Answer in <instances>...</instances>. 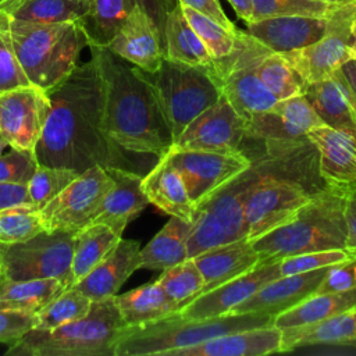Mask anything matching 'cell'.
Instances as JSON below:
<instances>
[{"label":"cell","instance_id":"5","mask_svg":"<svg viewBox=\"0 0 356 356\" xmlns=\"http://www.w3.org/2000/svg\"><path fill=\"white\" fill-rule=\"evenodd\" d=\"M127 324L113 298L92 302L89 313L51 330L32 328L10 343L7 356H114Z\"/></svg>","mask_w":356,"mask_h":356},{"label":"cell","instance_id":"57","mask_svg":"<svg viewBox=\"0 0 356 356\" xmlns=\"http://www.w3.org/2000/svg\"><path fill=\"white\" fill-rule=\"evenodd\" d=\"M345 250L350 259H356V246H348V248H345Z\"/></svg>","mask_w":356,"mask_h":356},{"label":"cell","instance_id":"13","mask_svg":"<svg viewBox=\"0 0 356 356\" xmlns=\"http://www.w3.org/2000/svg\"><path fill=\"white\" fill-rule=\"evenodd\" d=\"M356 21V0L345 3L334 15L328 32L317 42L281 53L306 85L330 78L350 60L349 44Z\"/></svg>","mask_w":356,"mask_h":356},{"label":"cell","instance_id":"44","mask_svg":"<svg viewBox=\"0 0 356 356\" xmlns=\"http://www.w3.org/2000/svg\"><path fill=\"white\" fill-rule=\"evenodd\" d=\"M32 85L26 78L10 36V17L0 10V93Z\"/></svg>","mask_w":356,"mask_h":356},{"label":"cell","instance_id":"60","mask_svg":"<svg viewBox=\"0 0 356 356\" xmlns=\"http://www.w3.org/2000/svg\"><path fill=\"white\" fill-rule=\"evenodd\" d=\"M3 1H4V0H0V3H3Z\"/></svg>","mask_w":356,"mask_h":356},{"label":"cell","instance_id":"14","mask_svg":"<svg viewBox=\"0 0 356 356\" xmlns=\"http://www.w3.org/2000/svg\"><path fill=\"white\" fill-rule=\"evenodd\" d=\"M179 172L192 202L197 206L217 188L222 186L253 165L242 150H175L164 153Z\"/></svg>","mask_w":356,"mask_h":356},{"label":"cell","instance_id":"50","mask_svg":"<svg viewBox=\"0 0 356 356\" xmlns=\"http://www.w3.org/2000/svg\"><path fill=\"white\" fill-rule=\"evenodd\" d=\"M181 6H186L193 8L195 11L209 17L217 24L225 26L229 31H238L235 24L227 17L218 0H177Z\"/></svg>","mask_w":356,"mask_h":356},{"label":"cell","instance_id":"39","mask_svg":"<svg viewBox=\"0 0 356 356\" xmlns=\"http://www.w3.org/2000/svg\"><path fill=\"white\" fill-rule=\"evenodd\" d=\"M156 281L178 305V310L199 296L204 288L203 275L191 257L163 270Z\"/></svg>","mask_w":356,"mask_h":356},{"label":"cell","instance_id":"40","mask_svg":"<svg viewBox=\"0 0 356 356\" xmlns=\"http://www.w3.org/2000/svg\"><path fill=\"white\" fill-rule=\"evenodd\" d=\"M92 306V300L74 286L67 288L40 312L36 313L38 330H51L67 323L85 317Z\"/></svg>","mask_w":356,"mask_h":356},{"label":"cell","instance_id":"62","mask_svg":"<svg viewBox=\"0 0 356 356\" xmlns=\"http://www.w3.org/2000/svg\"><path fill=\"white\" fill-rule=\"evenodd\" d=\"M355 138H356V136H355Z\"/></svg>","mask_w":356,"mask_h":356},{"label":"cell","instance_id":"58","mask_svg":"<svg viewBox=\"0 0 356 356\" xmlns=\"http://www.w3.org/2000/svg\"><path fill=\"white\" fill-rule=\"evenodd\" d=\"M320 1H327V3H349L355 0H320Z\"/></svg>","mask_w":356,"mask_h":356},{"label":"cell","instance_id":"33","mask_svg":"<svg viewBox=\"0 0 356 356\" xmlns=\"http://www.w3.org/2000/svg\"><path fill=\"white\" fill-rule=\"evenodd\" d=\"M350 310H356V288L345 292L312 293L293 307L275 314L273 324L282 330L321 321Z\"/></svg>","mask_w":356,"mask_h":356},{"label":"cell","instance_id":"21","mask_svg":"<svg viewBox=\"0 0 356 356\" xmlns=\"http://www.w3.org/2000/svg\"><path fill=\"white\" fill-rule=\"evenodd\" d=\"M328 267L314 271L281 275L264 284L250 298L232 309L234 314H268L285 312L316 292Z\"/></svg>","mask_w":356,"mask_h":356},{"label":"cell","instance_id":"56","mask_svg":"<svg viewBox=\"0 0 356 356\" xmlns=\"http://www.w3.org/2000/svg\"><path fill=\"white\" fill-rule=\"evenodd\" d=\"M7 147H10V145H8L7 139L4 138V135L0 132V154H1Z\"/></svg>","mask_w":356,"mask_h":356},{"label":"cell","instance_id":"22","mask_svg":"<svg viewBox=\"0 0 356 356\" xmlns=\"http://www.w3.org/2000/svg\"><path fill=\"white\" fill-rule=\"evenodd\" d=\"M282 353V331L267 324L214 337L175 350L171 356H266Z\"/></svg>","mask_w":356,"mask_h":356},{"label":"cell","instance_id":"27","mask_svg":"<svg viewBox=\"0 0 356 356\" xmlns=\"http://www.w3.org/2000/svg\"><path fill=\"white\" fill-rule=\"evenodd\" d=\"M192 259L203 275V292L236 278L260 264V256L250 239L218 245Z\"/></svg>","mask_w":356,"mask_h":356},{"label":"cell","instance_id":"1","mask_svg":"<svg viewBox=\"0 0 356 356\" xmlns=\"http://www.w3.org/2000/svg\"><path fill=\"white\" fill-rule=\"evenodd\" d=\"M47 95L50 110L33 149L38 164L78 172L95 165L127 168L124 150L103 131V81L93 56Z\"/></svg>","mask_w":356,"mask_h":356},{"label":"cell","instance_id":"17","mask_svg":"<svg viewBox=\"0 0 356 356\" xmlns=\"http://www.w3.org/2000/svg\"><path fill=\"white\" fill-rule=\"evenodd\" d=\"M324 125L305 97L296 95L277 100L270 108L256 113L245 121V138L277 143L309 140L307 134Z\"/></svg>","mask_w":356,"mask_h":356},{"label":"cell","instance_id":"61","mask_svg":"<svg viewBox=\"0 0 356 356\" xmlns=\"http://www.w3.org/2000/svg\"><path fill=\"white\" fill-rule=\"evenodd\" d=\"M0 281H3V278H0Z\"/></svg>","mask_w":356,"mask_h":356},{"label":"cell","instance_id":"59","mask_svg":"<svg viewBox=\"0 0 356 356\" xmlns=\"http://www.w3.org/2000/svg\"><path fill=\"white\" fill-rule=\"evenodd\" d=\"M0 278H3V275H1V270H0Z\"/></svg>","mask_w":356,"mask_h":356},{"label":"cell","instance_id":"42","mask_svg":"<svg viewBox=\"0 0 356 356\" xmlns=\"http://www.w3.org/2000/svg\"><path fill=\"white\" fill-rule=\"evenodd\" d=\"M252 21H257L270 17L288 15L331 17L345 3H327L320 0H252Z\"/></svg>","mask_w":356,"mask_h":356},{"label":"cell","instance_id":"29","mask_svg":"<svg viewBox=\"0 0 356 356\" xmlns=\"http://www.w3.org/2000/svg\"><path fill=\"white\" fill-rule=\"evenodd\" d=\"M161 35L164 58L192 67L211 68L214 65V58L189 25L178 1L164 13Z\"/></svg>","mask_w":356,"mask_h":356},{"label":"cell","instance_id":"9","mask_svg":"<svg viewBox=\"0 0 356 356\" xmlns=\"http://www.w3.org/2000/svg\"><path fill=\"white\" fill-rule=\"evenodd\" d=\"M76 231L42 229L24 241L0 242L3 280L57 278L72 286L71 259Z\"/></svg>","mask_w":356,"mask_h":356},{"label":"cell","instance_id":"51","mask_svg":"<svg viewBox=\"0 0 356 356\" xmlns=\"http://www.w3.org/2000/svg\"><path fill=\"white\" fill-rule=\"evenodd\" d=\"M19 206H31L26 185L0 182V210Z\"/></svg>","mask_w":356,"mask_h":356},{"label":"cell","instance_id":"15","mask_svg":"<svg viewBox=\"0 0 356 356\" xmlns=\"http://www.w3.org/2000/svg\"><path fill=\"white\" fill-rule=\"evenodd\" d=\"M50 110L46 90L19 86L0 93V132L10 147L33 150Z\"/></svg>","mask_w":356,"mask_h":356},{"label":"cell","instance_id":"2","mask_svg":"<svg viewBox=\"0 0 356 356\" xmlns=\"http://www.w3.org/2000/svg\"><path fill=\"white\" fill-rule=\"evenodd\" d=\"M103 81V131L127 153L161 157L172 145L145 71L107 47L89 46Z\"/></svg>","mask_w":356,"mask_h":356},{"label":"cell","instance_id":"19","mask_svg":"<svg viewBox=\"0 0 356 356\" xmlns=\"http://www.w3.org/2000/svg\"><path fill=\"white\" fill-rule=\"evenodd\" d=\"M280 277L278 260L260 263L253 270L206 291L182 306L177 313L186 318H210L224 316L250 298L264 284Z\"/></svg>","mask_w":356,"mask_h":356},{"label":"cell","instance_id":"55","mask_svg":"<svg viewBox=\"0 0 356 356\" xmlns=\"http://www.w3.org/2000/svg\"><path fill=\"white\" fill-rule=\"evenodd\" d=\"M349 53H350V58H356V21L353 22V26H352Z\"/></svg>","mask_w":356,"mask_h":356},{"label":"cell","instance_id":"20","mask_svg":"<svg viewBox=\"0 0 356 356\" xmlns=\"http://www.w3.org/2000/svg\"><path fill=\"white\" fill-rule=\"evenodd\" d=\"M331 17H270L246 24L245 32L274 53H286L309 46L330 29Z\"/></svg>","mask_w":356,"mask_h":356},{"label":"cell","instance_id":"46","mask_svg":"<svg viewBox=\"0 0 356 356\" xmlns=\"http://www.w3.org/2000/svg\"><path fill=\"white\" fill-rule=\"evenodd\" d=\"M350 260L345 249H331V250H318V252H306L292 256H286L278 260L280 277L300 274L307 271H314L323 267H330L332 264L343 263Z\"/></svg>","mask_w":356,"mask_h":356},{"label":"cell","instance_id":"35","mask_svg":"<svg viewBox=\"0 0 356 356\" xmlns=\"http://www.w3.org/2000/svg\"><path fill=\"white\" fill-rule=\"evenodd\" d=\"M68 284L57 278L0 281V310L36 314L65 291Z\"/></svg>","mask_w":356,"mask_h":356},{"label":"cell","instance_id":"54","mask_svg":"<svg viewBox=\"0 0 356 356\" xmlns=\"http://www.w3.org/2000/svg\"><path fill=\"white\" fill-rule=\"evenodd\" d=\"M228 3L234 8L236 17L241 18L245 24L252 21V13H253L252 0H228Z\"/></svg>","mask_w":356,"mask_h":356},{"label":"cell","instance_id":"23","mask_svg":"<svg viewBox=\"0 0 356 356\" xmlns=\"http://www.w3.org/2000/svg\"><path fill=\"white\" fill-rule=\"evenodd\" d=\"M113 178V185L104 195L92 222L110 227L118 235L149 204L142 189V175L124 167L106 168Z\"/></svg>","mask_w":356,"mask_h":356},{"label":"cell","instance_id":"7","mask_svg":"<svg viewBox=\"0 0 356 356\" xmlns=\"http://www.w3.org/2000/svg\"><path fill=\"white\" fill-rule=\"evenodd\" d=\"M150 81L172 142L188 124L222 95L211 68L192 67L163 60L156 72H145Z\"/></svg>","mask_w":356,"mask_h":356},{"label":"cell","instance_id":"26","mask_svg":"<svg viewBox=\"0 0 356 356\" xmlns=\"http://www.w3.org/2000/svg\"><path fill=\"white\" fill-rule=\"evenodd\" d=\"M303 95L324 125L356 136V102L341 71L306 85Z\"/></svg>","mask_w":356,"mask_h":356},{"label":"cell","instance_id":"30","mask_svg":"<svg viewBox=\"0 0 356 356\" xmlns=\"http://www.w3.org/2000/svg\"><path fill=\"white\" fill-rule=\"evenodd\" d=\"M282 352L316 345H349L356 342V310L321 321L282 328Z\"/></svg>","mask_w":356,"mask_h":356},{"label":"cell","instance_id":"4","mask_svg":"<svg viewBox=\"0 0 356 356\" xmlns=\"http://www.w3.org/2000/svg\"><path fill=\"white\" fill-rule=\"evenodd\" d=\"M10 36L29 82L46 92L63 82L89 46L81 21L33 24L10 18Z\"/></svg>","mask_w":356,"mask_h":356},{"label":"cell","instance_id":"11","mask_svg":"<svg viewBox=\"0 0 356 356\" xmlns=\"http://www.w3.org/2000/svg\"><path fill=\"white\" fill-rule=\"evenodd\" d=\"M299 182L260 172L245 200L248 239L259 238L286 222L310 200Z\"/></svg>","mask_w":356,"mask_h":356},{"label":"cell","instance_id":"24","mask_svg":"<svg viewBox=\"0 0 356 356\" xmlns=\"http://www.w3.org/2000/svg\"><path fill=\"white\" fill-rule=\"evenodd\" d=\"M318 153V171L325 185L348 188L356 184V138L327 125L307 134Z\"/></svg>","mask_w":356,"mask_h":356},{"label":"cell","instance_id":"8","mask_svg":"<svg viewBox=\"0 0 356 356\" xmlns=\"http://www.w3.org/2000/svg\"><path fill=\"white\" fill-rule=\"evenodd\" d=\"M261 170L252 165L196 206L188 238V257L229 242L248 239L245 200Z\"/></svg>","mask_w":356,"mask_h":356},{"label":"cell","instance_id":"47","mask_svg":"<svg viewBox=\"0 0 356 356\" xmlns=\"http://www.w3.org/2000/svg\"><path fill=\"white\" fill-rule=\"evenodd\" d=\"M38 165L33 150L10 147V152L0 154V182L26 185Z\"/></svg>","mask_w":356,"mask_h":356},{"label":"cell","instance_id":"45","mask_svg":"<svg viewBox=\"0 0 356 356\" xmlns=\"http://www.w3.org/2000/svg\"><path fill=\"white\" fill-rule=\"evenodd\" d=\"M39 213L31 206L0 210V242L24 241L42 231Z\"/></svg>","mask_w":356,"mask_h":356},{"label":"cell","instance_id":"53","mask_svg":"<svg viewBox=\"0 0 356 356\" xmlns=\"http://www.w3.org/2000/svg\"><path fill=\"white\" fill-rule=\"evenodd\" d=\"M341 74L343 76V79L346 81L349 90L356 102V58H350L348 60L342 67H341Z\"/></svg>","mask_w":356,"mask_h":356},{"label":"cell","instance_id":"3","mask_svg":"<svg viewBox=\"0 0 356 356\" xmlns=\"http://www.w3.org/2000/svg\"><path fill=\"white\" fill-rule=\"evenodd\" d=\"M345 191L346 188L325 185L312 193L310 200L289 222L252 239L260 263L306 252L345 249Z\"/></svg>","mask_w":356,"mask_h":356},{"label":"cell","instance_id":"6","mask_svg":"<svg viewBox=\"0 0 356 356\" xmlns=\"http://www.w3.org/2000/svg\"><path fill=\"white\" fill-rule=\"evenodd\" d=\"M268 314L228 313L210 318H186L177 312L140 325H127L118 338L114 356H171L214 337L273 323Z\"/></svg>","mask_w":356,"mask_h":356},{"label":"cell","instance_id":"18","mask_svg":"<svg viewBox=\"0 0 356 356\" xmlns=\"http://www.w3.org/2000/svg\"><path fill=\"white\" fill-rule=\"evenodd\" d=\"M107 49L145 72L160 68L164 60L163 35L143 0L135 3Z\"/></svg>","mask_w":356,"mask_h":356},{"label":"cell","instance_id":"25","mask_svg":"<svg viewBox=\"0 0 356 356\" xmlns=\"http://www.w3.org/2000/svg\"><path fill=\"white\" fill-rule=\"evenodd\" d=\"M140 243L135 239H120L114 250L72 286L92 302L113 298L124 282L139 270Z\"/></svg>","mask_w":356,"mask_h":356},{"label":"cell","instance_id":"12","mask_svg":"<svg viewBox=\"0 0 356 356\" xmlns=\"http://www.w3.org/2000/svg\"><path fill=\"white\" fill-rule=\"evenodd\" d=\"M111 185L113 178L100 165L81 172L38 211L43 229L78 231L86 227L95 218Z\"/></svg>","mask_w":356,"mask_h":356},{"label":"cell","instance_id":"52","mask_svg":"<svg viewBox=\"0 0 356 356\" xmlns=\"http://www.w3.org/2000/svg\"><path fill=\"white\" fill-rule=\"evenodd\" d=\"M343 216L346 224V246H356V184L345 191Z\"/></svg>","mask_w":356,"mask_h":356},{"label":"cell","instance_id":"36","mask_svg":"<svg viewBox=\"0 0 356 356\" xmlns=\"http://www.w3.org/2000/svg\"><path fill=\"white\" fill-rule=\"evenodd\" d=\"M90 0H4L0 10L10 18L33 24L81 21Z\"/></svg>","mask_w":356,"mask_h":356},{"label":"cell","instance_id":"34","mask_svg":"<svg viewBox=\"0 0 356 356\" xmlns=\"http://www.w3.org/2000/svg\"><path fill=\"white\" fill-rule=\"evenodd\" d=\"M122 235L100 222H90L74 235L71 274L72 285L104 260L118 245Z\"/></svg>","mask_w":356,"mask_h":356},{"label":"cell","instance_id":"49","mask_svg":"<svg viewBox=\"0 0 356 356\" xmlns=\"http://www.w3.org/2000/svg\"><path fill=\"white\" fill-rule=\"evenodd\" d=\"M36 314L0 310V342L13 343L36 327Z\"/></svg>","mask_w":356,"mask_h":356},{"label":"cell","instance_id":"28","mask_svg":"<svg viewBox=\"0 0 356 356\" xmlns=\"http://www.w3.org/2000/svg\"><path fill=\"white\" fill-rule=\"evenodd\" d=\"M142 189L149 203L170 217L193 221L196 204L192 202L179 172L165 154L159 157L156 165L142 178Z\"/></svg>","mask_w":356,"mask_h":356},{"label":"cell","instance_id":"31","mask_svg":"<svg viewBox=\"0 0 356 356\" xmlns=\"http://www.w3.org/2000/svg\"><path fill=\"white\" fill-rule=\"evenodd\" d=\"M192 221L170 217L165 225L139 250V268L165 270L188 259Z\"/></svg>","mask_w":356,"mask_h":356},{"label":"cell","instance_id":"16","mask_svg":"<svg viewBox=\"0 0 356 356\" xmlns=\"http://www.w3.org/2000/svg\"><path fill=\"white\" fill-rule=\"evenodd\" d=\"M245 138V120L224 95L195 117L170 149L175 150H241Z\"/></svg>","mask_w":356,"mask_h":356},{"label":"cell","instance_id":"37","mask_svg":"<svg viewBox=\"0 0 356 356\" xmlns=\"http://www.w3.org/2000/svg\"><path fill=\"white\" fill-rule=\"evenodd\" d=\"M136 1L139 0H90L81 19L89 46L107 47Z\"/></svg>","mask_w":356,"mask_h":356},{"label":"cell","instance_id":"10","mask_svg":"<svg viewBox=\"0 0 356 356\" xmlns=\"http://www.w3.org/2000/svg\"><path fill=\"white\" fill-rule=\"evenodd\" d=\"M266 51L268 49L243 31L238 47L231 54L214 60L211 67L221 93L245 121L277 102L256 72V64Z\"/></svg>","mask_w":356,"mask_h":356},{"label":"cell","instance_id":"43","mask_svg":"<svg viewBox=\"0 0 356 356\" xmlns=\"http://www.w3.org/2000/svg\"><path fill=\"white\" fill-rule=\"evenodd\" d=\"M79 174L81 172L65 167H51L39 164L26 184L31 206L36 211H39Z\"/></svg>","mask_w":356,"mask_h":356},{"label":"cell","instance_id":"41","mask_svg":"<svg viewBox=\"0 0 356 356\" xmlns=\"http://www.w3.org/2000/svg\"><path fill=\"white\" fill-rule=\"evenodd\" d=\"M182 13L214 60L231 54L238 47L243 31H229L186 6H182Z\"/></svg>","mask_w":356,"mask_h":356},{"label":"cell","instance_id":"38","mask_svg":"<svg viewBox=\"0 0 356 356\" xmlns=\"http://www.w3.org/2000/svg\"><path fill=\"white\" fill-rule=\"evenodd\" d=\"M256 72L277 100L303 95L306 83L281 53L266 51L256 64Z\"/></svg>","mask_w":356,"mask_h":356},{"label":"cell","instance_id":"48","mask_svg":"<svg viewBox=\"0 0 356 356\" xmlns=\"http://www.w3.org/2000/svg\"><path fill=\"white\" fill-rule=\"evenodd\" d=\"M356 288V259L328 267L314 293L345 292Z\"/></svg>","mask_w":356,"mask_h":356},{"label":"cell","instance_id":"32","mask_svg":"<svg viewBox=\"0 0 356 356\" xmlns=\"http://www.w3.org/2000/svg\"><path fill=\"white\" fill-rule=\"evenodd\" d=\"M114 302L127 325H140L178 312V305L165 293L161 285L143 284L135 289L114 295Z\"/></svg>","mask_w":356,"mask_h":356}]
</instances>
